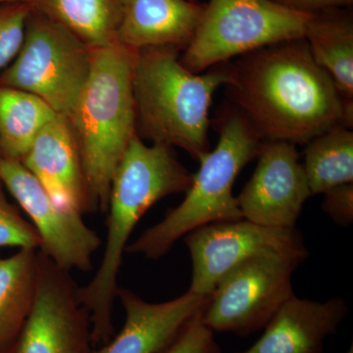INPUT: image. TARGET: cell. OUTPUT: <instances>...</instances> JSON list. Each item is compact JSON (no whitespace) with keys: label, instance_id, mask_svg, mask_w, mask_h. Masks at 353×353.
Returning a JSON list of instances; mask_svg holds the SVG:
<instances>
[{"label":"cell","instance_id":"7402d4cb","mask_svg":"<svg viewBox=\"0 0 353 353\" xmlns=\"http://www.w3.org/2000/svg\"><path fill=\"white\" fill-rule=\"evenodd\" d=\"M0 182V248H37L41 246L38 232L7 199Z\"/></svg>","mask_w":353,"mask_h":353},{"label":"cell","instance_id":"d6986e66","mask_svg":"<svg viewBox=\"0 0 353 353\" xmlns=\"http://www.w3.org/2000/svg\"><path fill=\"white\" fill-rule=\"evenodd\" d=\"M122 3L123 0H32V7L94 50L117 43Z\"/></svg>","mask_w":353,"mask_h":353},{"label":"cell","instance_id":"603a6c76","mask_svg":"<svg viewBox=\"0 0 353 353\" xmlns=\"http://www.w3.org/2000/svg\"><path fill=\"white\" fill-rule=\"evenodd\" d=\"M202 312L194 318L161 353H221L214 333L201 321Z\"/></svg>","mask_w":353,"mask_h":353},{"label":"cell","instance_id":"4fadbf2b","mask_svg":"<svg viewBox=\"0 0 353 353\" xmlns=\"http://www.w3.org/2000/svg\"><path fill=\"white\" fill-rule=\"evenodd\" d=\"M22 163L59 205L97 212L68 118L57 115L39 132Z\"/></svg>","mask_w":353,"mask_h":353},{"label":"cell","instance_id":"4316f807","mask_svg":"<svg viewBox=\"0 0 353 353\" xmlns=\"http://www.w3.org/2000/svg\"><path fill=\"white\" fill-rule=\"evenodd\" d=\"M345 353H353V347L352 345V347H350V348H348V350L347 352Z\"/></svg>","mask_w":353,"mask_h":353},{"label":"cell","instance_id":"484cf974","mask_svg":"<svg viewBox=\"0 0 353 353\" xmlns=\"http://www.w3.org/2000/svg\"><path fill=\"white\" fill-rule=\"evenodd\" d=\"M32 0H0V4L2 3H15V2H20V3H28L32 6Z\"/></svg>","mask_w":353,"mask_h":353},{"label":"cell","instance_id":"5b68a950","mask_svg":"<svg viewBox=\"0 0 353 353\" xmlns=\"http://www.w3.org/2000/svg\"><path fill=\"white\" fill-rule=\"evenodd\" d=\"M311 16L270 0H209L181 63L199 74L265 46L304 39Z\"/></svg>","mask_w":353,"mask_h":353},{"label":"cell","instance_id":"30bf717a","mask_svg":"<svg viewBox=\"0 0 353 353\" xmlns=\"http://www.w3.org/2000/svg\"><path fill=\"white\" fill-rule=\"evenodd\" d=\"M192 259L190 292L212 294L221 279L245 260L275 252H308L296 228L262 226L245 219L211 223L183 236Z\"/></svg>","mask_w":353,"mask_h":353},{"label":"cell","instance_id":"2e32d148","mask_svg":"<svg viewBox=\"0 0 353 353\" xmlns=\"http://www.w3.org/2000/svg\"><path fill=\"white\" fill-rule=\"evenodd\" d=\"M304 39L316 63L333 79L341 95L353 101V22L343 8L312 13Z\"/></svg>","mask_w":353,"mask_h":353},{"label":"cell","instance_id":"44dd1931","mask_svg":"<svg viewBox=\"0 0 353 353\" xmlns=\"http://www.w3.org/2000/svg\"><path fill=\"white\" fill-rule=\"evenodd\" d=\"M31 10V4H0V73L13 61L20 50Z\"/></svg>","mask_w":353,"mask_h":353},{"label":"cell","instance_id":"f1b7e54d","mask_svg":"<svg viewBox=\"0 0 353 353\" xmlns=\"http://www.w3.org/2000/svg\"><path fill=\"white\" fill-rule=\"evenodd\" d=\"M190 1L196 2V0H190Z\"/></svg>","mask_w":353,"mask_h":353},{"label":"cell","instance_id":"5bb4252c","mask_svg":"<svg viewBox=\"0 0 353 353\" xmlns=\"http://www.w3.org/2000/svg\"><path fill=\"white\" fill-rule=\"evenodd\" d=\"M347 314V304L340 297L315 301L294 294L266 325L261 338L239 353H322L325 341L338 332Z\"/></svg>","mask_w":353,"mask_h":353},{"label":"cell","instance_id":"8fae6325","mask_svg":"<svg viewBox=\"0 0 353 353\" xmlns=\"http://www.w3.org/2000/svg\"><path fill=\"white\" fill-rule=\"evenodd\" d=\"M250 182L236 196L243 219L262 226L292 229L312 196L296 146L264 141Z\"/></svg>","mask_w":353,"mask_h":353},{"label":"cell","instance_id":"ffe728a7","mask_svg":"<svg viewBox=\"0 0 353 353\" xmlns=\"http://www.w3.org/2000/svg\"><path fill=\"white\" fill-rule=\"evenodd\" d=\"M303 169L311 194L353 183V132L336 126L306 143Z\"/></svg>","mask_w":353,"mask_h":353},{"label":"cell","instance_id":"ba28073f","mask_svg":"<svg viewBox=\"0 0 353 353\" xmlns=\"http://www.w3.org/2000/svg\"><path fill=\"white\" fill-rule=\"evenodd\" d=\"M79 289L70 272L39 250L34 306L3 353H92V322Z\"/></svg>","mask_w":353,"mask_h":353},{"label":"cell","instance_id":"d4e9b609","mask_svg":"<svg viewBox=\"0 0 353 353\" xmlns=\"http://www.w3.org/2000/svg\"><path fill=\"white\" fill-rule=\"evenodd\" d=\"M292 10L304 13H316L328 9L343 8L352 6L353 0H270Z\"/></svg>","mask_w":353,"mask_h":353},{"label":"cell","instance_id":"7a4b0ae2","mask_svg":"<svg viewBox=\"0 0 353 353\" xmlns=\"http://www.w3.org/2000/svg\"><path fill=\"white\" fill-rule=\"evenodd\" d=\"M180 52L173 46L138 50L132 77L137 134L201 161L210 150L209 108L216 90L226 85L227 70L223 63L192 73L181 63Z\"/></svg>","mask_w":353,"mask_h":353},{"label":"cell","instance_id":"e0dca14e","mask_svg":"<svg viewBox=\"0 0 353 353\" xmlns=\"http://www.w3.org/2000/svg\"><path fill=\"white\" fill-rule=\"evenodd\" d=\"M37 248L0 257V353L17 338L31 313L38 285Z\"/></svg>","mask_w":353,"mask_h":353},{"label":"cell","instance_id":"277c9868","mask_svg":"<svg viewBox=\"0 0 353 353\" xmlns=\"http://www.w3.org/2000/svg\"><path fill=\"white\" fill-rule=\"evenodd\" d=\"M219 134L217 146L199 161L201 167L180 205L129 243L126 252L157 260L197 228L243 219L233 194L234 183L245 165L259 157L264 141L234 106L221 116Z\"/></svg>","mask_w":353,"mask_h":353},{"label":"cell","instance_id":"7c38bea8","mask_svg":"<svg viewBox=\"0 0 353 353\" xmlns=\"http://www.w3.org/2000/svg\"><path fill=\"white\" fill-rule=\"evenodd\" d=\"M117 297L124 308V325L92 353H161L201 314L209 299L188 290L172 301L153 303L120 287Z\"/></svg>","mask_w":353,"mask_h":353},{"label":"cell","instance_id":"ac0fdd59","mask_svg":"<svg viewBox=\"0 0 353 353\" xmlns=\"http://www.w3.org/2000/svg\"><path fill=\"white\" fill-rule=\"evenodd\" d=\"M57 115L38 95L0 85L2 159L22 162L39 132Z\"/></svg>","mask_w":353,"mask_h":353},{"label":"cell","instance_id":"3957f363","mask_svg":"<svg viewBox=\"0 0 353 353\" xmlns=\"http://www.w3.org/2000/svg\"><path fill=\"white\" fill-rule=\"evenodd\" d=\"M138 51L94 48L92 71L68 117L95 210L106 213L114 174L137 134L132 77Z\"/></svg>","mask_w":353,"mask_h":353},{"label":"cell","instance_id":"83f0119b","mask_svg":"<svg viewBox=\"0 0 353 353\" xmlns=\"http://www.w3.org/2000/svg\"><path fill=\"white\" fill-rule=\"evenodd\" d=\"M2 160V155H1V152H0V161H1Z\"/></svg>","mask_w":353,"mask_h":353},{"label":"cell","instance_id":"cb8c5ba5","mask_svg":"<svg viewBox=\"0 0 353 353\" xmlns=\"http://www.w3.org/2000/svg\"><path fill=\"white\" fill-rule=\"evenodd\" d=\"M324 194V212L340 226H350L353 222V183L333 188Z\"/></svg>","mask_w":353,"mask_h":353},{"label":"cell","instance_id":"52a82bcc","mask_svg":"<svg viewBox=\"0 0 353 353\" xmlns=\"http://www.w3.org/2000/svg\"><path fill=\"white\" fill-rule=\"evenodd\" d=\"M308 252L257 255L221 279L201 314L213 333L250 336L264 329L279 309L294 296L292 277Z\"/></svg>","mask_w":353,"mask_h":353},{"label":"cell","instance_id":"8992f818","mask_svg":"<svg viewBox=\"0 0 353 353\" xmlns=\"http://www.w3.org/2000/svg\"><path fill=\"white\" fill-rule=\"evenodd\" d=\"M94 48L32 8L17 55L0 73V85L38 95L68 118L92 71Z\"/></svg>","mask_w":353,"mask_h":353},{"label":"cell","instance_id":"9a60e30c","mask_svg":"<svg viewBox=\"0 0 353 353\" xmlns=\"http://www.w3.org/2000/svg\"><path fill=\"white\" fill-rule=\"evenodd\" d=\"M203 11L204 4L190 0H123L117 43L137 51L152 46L183 51Z\"/></svg>","mask_w":353,"mask_h":353},{"label":"cell","instance_id":"9c48e42d","mask_svg":"<svg viewBox=\"0 0 353 353\" xmlns=\"http://www.w3.org/2000/svg\"><path fill=\"white\" fill-rule=\"evenodd\" d=\"M0 182L31 219L41 238L39 250L70 273L92 270L102 241L81 213L53 201L22 162L2 159Z\"/></svg>","mask_w":353,"mask_h":353},{"label":"cell","instance_id":"6da1fadb","mask_svg":"<svg viewBox=\"0 0 353 353\" xmlns=\"http://www.w3.org/2000/svg\"><path fill=\"white\" fill-rule=\"evenodd\" d=\"M225 66L234 108L264 141L306 145L332 128H352L353 101L316 63L304 39L265 46Z\"/></svg>","mask_w":353,"mask_h":353}]
</instances>
